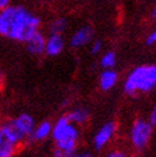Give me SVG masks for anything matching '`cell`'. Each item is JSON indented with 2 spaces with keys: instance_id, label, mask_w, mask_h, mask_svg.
I'll return each mask as SVG.
<instances>
[{
  "instance_id": "1",
  "label": "cell",
  "mask_w": 156,
  "mask_h": 157,
  "mask_svg": "<svg viewBox=\"0 0 156 157\" xmlns=\"http://www.w3.org/2000/svg\"><path fill=\"white\" fill-rule=\"evenodd\" d=\"M38 26H40V19L37 17L29 14L23 8L12 6L6 37L26 42L38 31Z\"/></svg>"
},
{
  "instance_id": "2",
  "label": "cell",
  "mask_w": 156,
  "mask_h": 157,
  "mask_svg": "<svg viewBox=\"0 0 156 157\" xmlns=\"http://www.w3.org/2000/svg\"><path fill=\"white\" fill-rule=\"evenodd\" d=\"M53 138L57 142V148L63 152V156H72L76 151L78 130L71 124L68 116H63L53 128Z\"/></svg>"
},
{
  "instance_id": "3",
  "label": "cell",
  "mask_w": 156,
  "mask_h": 157,
  "mask_svg": "<svg viewBox=\"0 0 156 157\" xmlns=\"http://www.w3.org/2000/svg\"><path fill=\"white\" fill-rule=\"evenodd\" d=\"M156 87V65H142L132 72L126 83L124 91L129 95L136 92H150Z\"/></svg>"
},
{
  "instance_id": "4",
  "label": "cell",
  "mask_w": 156,
  "mask_h": 157,
  "mask_svg": "<svg viewBox=\"0 0 156 157\" xmlns=\"http://www.w3.org/2000/svg\"><path fill=\"white\" fill-rule=\"evenodd\" d=\"M21 140V136L13 129L10 124L0 127V157L13 156L15 147Z\"/></svg>"
},
{
  "instance_id": "5",
  "label": "cell",
  "mask_w": 156,
  "mask_h": 157,
  "mask_svg": "<svg viewBox=\"0 0 156 157\" xmlns=\"http://www.w3.org/2000/svg\"><path fill=\"white\" fill-rule=\"evenodd\" d=\"M152 134V125L149 121L137 120L132 125L131 130V139L137 150H143L149 144V140Z\"/></svg>"
},
{
  "instance_id": "6",
  "label": "cell",
  "mask_w": 156,
  "mask_h": 157,
  "mask_svg": "<svg viewBox=\"0 0 156 157\" xmlns=\"http://www.w3.org/2000/svg\"><path fill=\"white\" fill-rule=\"evenodd\" d=\"M13 129L21 136V138L23 139L27 136H31L33 132L35 124H33V119L27 114H22L21 116H18L17 119H14L12 123H9Z\"/></svg>"
},
{
  "instance_id": "7",
  "label": "cell",
  "mask_w": 156,
  "mask_h": 157,
  "mask_svg": "<svg viewBox=\"0 0 156 157\" xmlns=\"http://www.w3.org/2000/svg\"><path fill=\"white\" fill-rule=\"evenodd\" d=\"M115 130H116L115 123H107L96 133L95 138H93V144H95L96 150H101L113 138V136L115 134Z\"/></svg>"
},
{
  "instance_id": "8",
  "label": "cell",
  "mask_w": 156,
  "mask_h": 157,
  "mask_svg": "<svg viewBox=\"0 0 156 157\" xmlns=\"http://www.w3.org/2000/svg\"><path fill=\"white\" fill-rule=\"evenodd\" d=\"M64 48V40L59 33H53L45 42V52L49 55H58Z\"/></svg>"
},
{
  "instance_id": "9",
  "label": "cell",
  "mask_w": 156,
  "mask_h": 157,
  "mask_svg": "<svg viewBox=\"0 0 156 157\" xmlns=\"http://www.w3.org/2000/svg\"><path fill=\"white\" fill-rule=\"evenodd\" d=\"M26 42H27V50L31 54L37 55V54H41V52L45 51V42H46V40H45V37L40 32H38V31L36 33H33L32 37L28 38Z\"/></svg>"
},
{
  "instance_id": "10",
  "label": "cell",
  "mask_w": 156,
  "mask_h": 157,
  "mask_svg": "<svg viewBox=\"0 0 156 157\" xmlns=\"http://www.w3.org/2000/svg\"><path fill=\"white\" fill-rule=\"evenodd\" d=\"M92 38V28L90 27H83L80 28L71 38V45L73 48H81L91 41Z\"/></svg>"
},
{
  "instance_id": "11",
  "label": "cell",
  "mask_w": 156,
  "mask_h": 157,
  "mask_svg": "<svg viewBox=\"0 0 156 157\" xmlns=\"http://www.w3.org/2000/svg\"><path fill=\"white\" fill-rule=\"evenodd\" d=\"M116 81H118V75H116V73L111 69L104 70L100 75V84H101V88L104 91L113 88L116 83Z\"/></svg>"
},
{
  "instance_id": "12",
  "label": "cell",
  "mask_w": 156,
  "mask_h": 157,
  "mask_svg": "<svg viewBox=\"0 0 156 157\" xmlns=\"http://www.w3.org/2000/svg\"><path fill=\"white\" fill-rule=\"evenodd\" d=\"M50 133H51V124L49 121H45V123L38 125L36 129H33L31 136H32V138L35 140H42V139H45L46 137H48Z\"/></svg>"
},
{
  "instance_id": "13",
  "label": "cell",
  "mask_w": 156,
  "mask_h": 157,
  "mask_svg": "<svg viewBox=\"0 0 156 157\" xmlns=\"http://www.w3.org/2000/svg\"><path fill=\"white\" fill-rule=\"evenodd\" d=\"M87 117H88V113L83 109H77L68 115L69 121L74 123V124H83L86 120H87Z\"/></svg>"
},
{
  "instance_id": "14",
  "label": "cell",
  "mask_w": 156,
  "mask_h": 157,
  "mask_svg": "<svg viewBox=\"0 0 156 157\" xmlns=\"http://www.w3.org/2000/svg\"><path fill=\"white\" fill-rule=\"evenodd\" d=\"M116 63V56L113 51H109L106 52L103 58H101V65H103L105 69H110L115 65Z\"/></svg>"
},
{
  "instance_id": "15",
  "label": "cell",
  "mask_w": 156,
  "mask_h": 157,
  "mask_svg": "<svg viewBox=\"0 0 156 157\" xmlns=\"http://www.w3.org/2000/svg\"><path fill=\"white\" fill-rule=\"evenodd\" d=\"M64 28H65V21L64 19H57L55 22H53V25H51V32L60 35V32H63Z\"/></svg>"
},
{
  "instance_id": "16",
  "label": "cell",
  "mask_w": 156,
  "mask_h": 157,
  "mask_svg": "<svg viewBox=\"0 0 156 157\" xmlns=\"http://www.w3.org/2000/svg\"><path fill=\"white\" fill-rule=\"evenodd\" d=\"M101 49H103V44H101L100 41H95L91 46V52L92 54H99L101 51Z\"/></svg>"
},
{
  "instance_id": "17",
  "label": "cell",
  "mask_w": 156,
  "mask_h": 157,
  "mask_svg": "<svg viewBox=\"0 0 156 157\" xmlns=\"http://www.w3.org/2000/svg\"><path fill=\"white\" fill-rule=\"evenodd\" d=\"M152 127H156V106L152 109V111L150 114V121H149Z\"/></svg>"
},
{
  "instance_id": "18",
  "label": "cell",
  "mask_w": 156,
  "mask_h": 157,
  "mask_svg": "<svg viewBox=\"0 0 156 157\" xmlns=\"http://www.w3.org/2000/svg\"><path fill=\"white\" fill-rule=\"evenodd\" d=\"M155 42H156V31H154V32L149 37H147V40H146V44L147 45H152Z\"/></svg>"
},
{
  "instance_id": "19",
  "label": "cell",
  "mask_w": 156,
  "mask_h": 157,
  "mask_svg": "<svg viewBox=\"0 0 156 157\" xmlns=\"http://www.w3.org/2000/svg\"><path fill=\"white\" fill-rule=\"evenodd\" d=\"M109 156H110V157H124V156H126V153L120 152V151H116V152H111Z\"/></svg>"
},
{
  "instance_id": "20",
  "label": "cell",
  "mask_w": 156,
  "mask_h": 157,
  "mask_svg": "<svg viewBox=\"0 0 156 157\" xmlns=\"http://www.w3.org/2000/svg\"><path fill=\"white\" fill-rule=\"evenodd\" d=\"M8 4H9V0H0V9L8 6Z\"/></svg>"
},
{
  "instance_id": "21",
  "label": "cell",
  "mask_w": 156,
  "mask_h": 157,
  "mask_svg": "<svg viewBox=\"0 0 156 157\" xmlns=\"http://www.w3.org/2000/svg\"><path fill=\"white\" fill-rule=\"evenodd\" d=\"M154 17L156 18V8H155V12H154Z\"/></svg>"
}]
</instances>
